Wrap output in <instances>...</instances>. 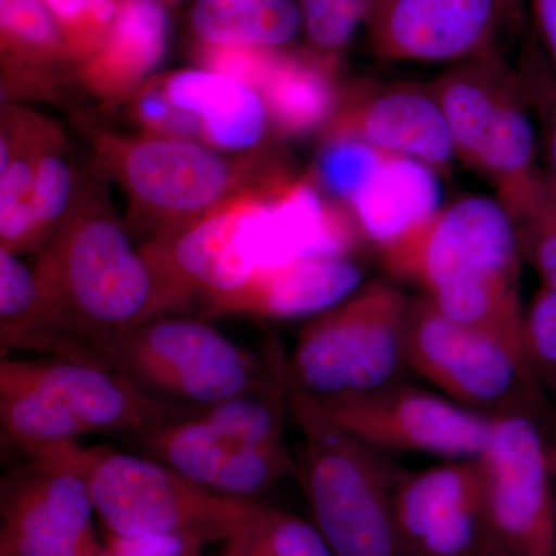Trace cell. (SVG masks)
<instances>
[{
	"mask_svg": "<svg viewBox=\"0 0 556 556\" xmlns=\"http://www.w3.org/2000/svg\"><path fill=\"white\" fill-rule=\"evenodd\" d=\"M391 277L416 285L445 316L522 348L521 248L497 199L468 195L439 207L379 249Z\"/></svg>",
	"mask_w": 556,
	"mask_h": 556,
	"instance_id": "cell-1",
	"label": "cell"
},
{
	"mask_svg": "<svg viewBox=\"0 0 556 556\" xmlns=\"http://www.w3.org/2000/svg\"><path fill=\"white\" fill-rule=\"evenodd\" d=\"M33 270L60 358L98 365L91 340L152 320L155 313L148 263L97 182H78L68 214Z\"/></svg>",
	"mask_w": 556,
	"mask_h": 556,
	"instance_id": "cell-2",
	"label": "cell"
},
{
	"mask_svg": "<svg viewBox=\"0 0 556 556\" xmlns=\"http://www.w3.org/2000/svg\"><path fill=\"white\" fill-rule=\"evenodd\" d=\"M98 163L119 182L131 217L149 240L185 228L239 193L288 172L265 152L229 159L193 139L123 137L102 131L94 139Z\"/></svg>",
	"mask_w": 556,
	"mask_h": 556,
	"instance_id": "cell-3",
	"label": "cell"
},
{
	"mask_svg": "<svg viewBox=\"0 0 556 556\" xmlns=\"http://www.w3.org/2000/svg\"><path fill=\"white\" fill-rule=\"evenodd\" d=\"M287 404L303 433L295 477L334 555L407 556L394 515L399 471L332 422L313 397L287 391Z\"/></svg>",
	"mask_w": 556,
	"mask_h": 556,
	"instance_id": "cell-4",
	"label": "cell"
},
{
	"mask_svg": "<svg viewBox=\"0 0 556 556\" xmlns=\"http://www.w3.org/2000/svg\"><path fill=\"white\" fill-rule=\"evenodd\" d=\"M49 464L83 477L97 517L112 535H175L206 546L239 535L262 506L204 489L152 457L105 445L79 442Z\"/></svg>",
	"mask_w": 556,
	"mask_h": 556,
	"instance_id": "cell-5",
	"label": "cell"
},
{
	"mask_svg": "<svg viewBox=\"0 0 556 556\" xmlns=\"http://www.w3.org/2000/svg\"><path fill=\"white\" fill-rule=\"evenodd\" d=\"M456 161L477 172L510 206L543 177L535 116L518 70L501 47L450 65L431 79Z\"/></svg>",
	"mask_w": 556,
	"mask_h": 556,
	"instance_id": "cell-6",
	"label": "cell"
},
{
	"mask_svg": "<svg viewBox=\"0 0 556 556\" xmlns=\"http://www.w3.org/2000/svg\"><path fill=\"white\" fill-rule=\"evenodd\" d=\"M90 351L100 367L199 412L241 394L285 388V368L269 376L254 354L204 318H152L98 336Z\"/></svg>",
	"mask_w": 556,
	"mask_h": 556,
	"instance_id": "cell-7",
	"label": "cell"
},
{
	"mask_svg": "<svg viewBox=\"0 0 556 556\" xmlns=\"http://www.w3.org/2000/svg\"><path fill=\"white\" fill-rule=\"evenodd\" d=\"M412 300L390 281L375 280L311 318L285 362L287 391L321 401L402 382Z\"/></svg>",
	"mask_w": 556,
	"mask_h": 556,
	"instance_id": "cell-8",
	"label": "cell"
},
{
	"mask_svg": "<svg viewBox=\"0 0 556 556\" xmlns=\"http://www.w3.org/2000/svg\"><path fill=\"white\" fill-rule=\"evenodd\" d=\"M407 354L417 375L481 415L552 413L522 351L453 320L424 295L412 300Z\"/></svg>",
	"mask_w": 556,
	"mask_h": 556,
	"instance_id": "cell-9",
	"label": "cell"
},
{
	"mask_svg": "<svg viewBox=\"0 0 556 556\" xmlns=\"http://www.w3.org/2000/svg\"><path fill=\"white\" fill-rule=\"evenodd\" d=\"M551 415L493 416L492 439L479 457L486 518L504 556H556V477L547 437Z\"/></svg>",
	"mask_w": 556,
	"mask_h": 556,
	"instance_id": "cell-10",
	"label": "cell"
},
{
	"mask_svg": "<svg viewBox=\"0 0 556 556\" xmlns=\"http://www.w3.org/2000/svg\"><path fill=\"white\" fill-rule=\"evenodd\" d=\"M268 185L239 193L139 248L155 281L153 318L178 316L193 300L206 305L248 280L255 268L249 223Z\"/></svg>",
	"mask_w": 556,
	"mask_h": 556,
	"instance_id": "cell-11",
	"label": "cell"
},
{
	"mask_svg": "<svg viewBox=\"0 0 556 556\" xmlns=\"http://www.w3.org/2000/svg\"><path fill=\"white\" fill-rule=\"evenodd\" d=\"M314 401L332 422L378 452L478 459L492 439L493 416L404 382L372 393Z\"/></svg>",
	"mask_w": 556,
	"mask_h": 556,
	"instance_id": "cell-12",
	"label": "cell"
},
{
	"mask_svg": "<svg viewBox=\"0 0 556 556\" xmlns=\"http://www.w3.org/2000/svg\"><path fill=\"white\" fill-rule=\"evenodd\" d=\"M394 515L407 556H504L486 518L479 457L399 471Z\"/></svg>",
	"mask_w": 556,
	"mask_h": 556,
	"instance_id": "cell-13",
	"label": "cell"
},
{
	"mask_svg": "<svg viewBox=\"0 0 556 556\" xmlns=\"http://www.w3.org/2000/svg\"><path fill=\"white\" fill-rule=\"evenodd\" d=\"M364 142L369 148L424 164L448 178L456 161L447 123L430 84L361 79L342 87L320 142Z\"/></svg>",
	"mask_w": 556,
	"mask_h": 556,
	"instance_id": "cell-14",
	"label": "cell"
},
{
	"mask_svg": "<svg viewBox=\"0 0 556 556\" xmlns=\"http://www.w3.org/2000/svg\"><path fill=\"white\" fill-rule=\"evenodd\" d=\"M517 0H378L369 13V49L396 62L466 61L496 49Z\"/></svg>",
	"mask_w": 556,
	"mask_h": 556,
	"instance_id": "cell-15",
	"label": "cell"
},
{
	"mask_svg": "<svg viewBox=\"0 0 556 556\" xmlns=\"http://www.w3.org/2000/svg\"><path fill=\"white\" fill-rule=\"evenodd\" d=\"M0 556H90L101 547L93 503L76 471L33 463L2 481Z\"/></svg>",
	"mask_w": 556,
	"mask_h": 556,
	"instance_id": "cell-16",
	"label": "cell"
},
{
	"mask_svg": "<svg viewBox=\"0 0 556 556\" xmlns=\"http://www.w3.org/2000/svg\"><path fill=\"white\" fill-rule=\"evenodd\" d=\"M146 455L219 495L252 500L278 479L298 475L287 445L252 447L199 416L172 420L135 438Z\"/></svg>",
	"mask_w": 556,
	"mask_h": 556,
	"instance_id": "cell-17",
	"label": "cell"
},
{
	"mask_svg": "<svg viewBox=\"0 0 556 556\" xmlns=\"http://www.w3.org/2000/svg\"><path fill=\"white\" fill-rule=\"evenodd\" d=\"M13 362L25 378L67 408L89 434L123 433L137 438L172 420L195 415L155 396L115 369L58 357Z\"/></svg>",
	"mask_w": 556,
	"mask_h": 556,
	"instance_id": "cell-18",
	"label": "cell"
},
{
	"mask_svg": "<svg viewBox=\"0 0 556 556\" xmlns=\"http://www.w3.org/2000/svg\"><path fill=\"white\" fill-rule=\"evenodd\" d=\"M362 269L353 255L303 254L273 266L252 269L236 291L204 305L203 318L317 316L357 291Z\"/></svg>",
	"mask_w": 556,
	"mask_h": 556,
	"instance_id": "cell-19",
	"label": "cell"
},
{
	"mask_svg": "<svg viewBox=\"0 0 556 556\" xmlns=\"http://www.w3.org/2000/svg\"><path fill=\"white\" fill-rule=\"evenodd\" d=\"M170 17L161 0H119L100 49L80 62V84L98 100L129 98L152 78L169 47Z\"/></svg>",
	"mask_w": 556,
	"mask_h": 556,
	"instance_id": "cell-20",
	"label": "cell"
},
{
	"mask_svg": "<svg viewBox=\"0 0 556 556\" xmlns=\"http://www.w3.org/2000/svg\"><path fill=\"white\" fill-rule=\"evenodd\" d=\"M0 58L3 98H54L75 64L42 0H0Z\"/></svg>",
	"mask_w": 556,
	"mask_h": 556,
	"instance_id": "cell-21",
	"label": "cell"
},
{
	"mask_svg": "<svg viewBox=\"0 0 556 556\" xmlns=\"http://www.w3.org/2000/svg\"><path fill=\"white\" fill-rule=\"evenodd\" d=\"M172 101L203 124L206 144L225 150H258L268 138V109L262 94L239 80L207 70L164 76Z\"/></svg>",
	"mask_w": 556,
	"mask_h": 556,
	"instance_id": "cell-22",
	"label": "cell"
},
{
	"mask_svg": "<svg viewBox=\"0 0 556 556\" xmlns=\"http://www.w3.org/2000/svg\"><path fill=\"white\" fill-rule=\"evenodd\" d=\"M437 172L386 155L348 203L362 237L382 249L430 218L439 206Z\"/></svg>",
	"mask_w": 556,
	"mask_h": 556,
	"instance_id": "cell-23",
	"label": "cell"
},
{
	"mask_svg": "<svg viewBox=\"0 0 556 556\" xmlns=\"http://www.w3.org/2000/svg\"><path fill=\"white\" fill-rule=\"evenodd\" d=\"M338 70L339 62L311 50L300 54L278 51L260 90L277 135L303 137L327 126L342 93Z\"/></svg>",
	"mask_w": 556,
	"mask_h": 556,
	"instance_id": "cell-24",
	"label": "cell"
},
{
	"mask_svg": "<svg viewBox=\"0 0 556 556\" xmlns=\"http://www.w3.org/2000/svg\"><path fill=\"white\" fill-rule=\"evenodd\" d=\"M0 420L7 437L35 463H50L79 444L89 431L43 388L0 361Z\"/></svg>",
	"mask_w": 556,
	"mask_h": 556,
	"instance_id": "cell-25",
	"label": "cell"
},
{
	"mask_svg": "<svg viewBox=\"0 0 556 556\" xmlns=\"http://www.w3.org/2000/svg\"><path fill=\"white\" fill-rule=\"evenodd\" d=\"M190 24L200 40L281 50L303 31L298 0H199Z\"/></svg>",
	"mask_w": 556,
	"mask_h": 556,
	"instance_id": "cell-26",
	"label": "cell"
},
{
	"mask_svg": "<svg viewBox=\"0 0 556 556\" xmlns=\"http://www.w3.org/2000/svg\"><path fill=\"white\" fill-rule=\"evenodd\" d=\"M0 343L3 350L60 353L35 270L5 249H0Z\"/></svg>",
	"mask_w": 556,
	"mask_h": 556,
	"instance_id": "cell-27",
	"label": "cell"
},
{
	"mask_svg": "<svg viewBox=\"0 0 556 556\" xmlns=\"http://www.w3.org/2000/svg\"><path fill=\"white\" fill-rule=\"evenodd\" d=\"M506 211L514 219L522 258L540 277L541 287L556 292V195L544 175Z\"/></svg>",
	"mask_w": 556,
	"mask_h": 556,
	"instance_id": "cell-28",
	"label": "cell"
},
{
	"mask_svg": "<svg viewBox=\"0 0 556 556\" xmlns=\"http://www.w3.org/2000/svg\"><path fill=\"white\" fill-rule=\"evenodd\" d=\"M515 67L535 116L541 170L556 195V70L536 38L526 40Z\"/></svg>",
	"mask_w": 556,
	"mask_h": 556,
	"instance_id": "cell-29",
	"label": "cell"
},
{
	"mask_svg": "<svg viewBox=\"0 0 556 556\" xmlns=\"http://www.w3.org/2000/svg\"><path fill=\"white\" fill-rule=\"evenodd\" d=\"M237 540L241 556H336L313 522L265 506Z\"/></svg>",
	"mask_w": 556,
	"mask_h": 556,
	"instance_id": "cell-30",
	"label": "cell"
},
{
	"mask_svg": "<svg viewBox=\"0 0 556 556\" xmlns=\"http://www.w3.org/2000/svg\"><path fill=\"white\" fill-rule=\"evenodd\" d=\"M309 50L340 62L378 0H298Z\"/></svg>",
	"mask_w": 556,
	"mask_h": 556,
	"instance_id": "cell-31",
	"label": "cell"
},
{
	"mask_svg": "<svg viewBox=\"0 0 556 556\" xmlns=\"http://www.w3.org/2000/svg\"><path fill=\"white\" fill-rule=\"evenodd\" d=\"M386 155L364 142L348 139L325 141L321 142L316 169L313 172L321 189L327 190L331 199L348 206Z\"/></svg>",
	"mask_w": 556,
	"mask_h": 556,
	"instance_id": "cell-32",
	"label": "cell"
},
{
	"mask_svg": "<svg viewBox=\"0 0 556 556\" xmlns=\"http://www.w3.org/2000/svg\"><path fill=\"white\" fill-rule=\"evenodd\" d=\"M65 40L75 65L90 58L112 27L119 0H42Z\"/></svg>",
	"mask_w": 556,
	"mask_h": 556,
	"instance_id": "cell-33",
	"label": "cell"
},
{
	"mask_svg": "<svg viewBox=\"0 0 556 556\" xmlns=\"http://www.w3.org/2000/svg\"><path fill=\"white\" fill-rule=\"evenodd\" d=\"M129 115L144 131L142 135L193 139L206 144L203 124L172 101L164 76H152L129 97Z\"/></svg>",
	"mask_w": 556,
	"mask_h": 556,
	"instance_id": "cell-34",
	"label": "cell"
},
{
	"mask_svg": "<svg viewBox=\"0 0 556 556\" xmlns=\"http://www.w3.org/2000/svg\"><path fill=\"white\" fill-rule=\"evenodd\" d=\"M522 348L543 393L556 396V292L541 287L526 309Z\"/></svg>",
	"mask_w": 556,
	"mask_h": 556,
	"instance_id": "cell-35",
	"label": "cell"
},
{
	"mask_svg": "<svg viewBox=\"0 0 556 556\" xmlns=\"http://www.w3.org/2000/svg\"><path fill=\"white\" fill-rule=\"evenodd\" d=\"M278 51L239 43H208L200 40L193 51L201 68L217 73L258 91L268 78Z\"/></svg>",
	"mask_w": 556,
	"mask_h": 556,
	"instance_id": "cell-36",
	"label": "cell"
},
{
	"mask_svg": "<svg viewBox=\"0 0 556 556\" xmlns=\"http://www.w3.org/2000/svg\"><path fill=\"white\" fill-rule=\"evenodd\" d=\"M112 556H201L204 544L175 535L119 536L108 533Z\"/></svg>",
	"mask_w": 556,
	"mask_h": 556,
	"instance_id": "cell-37",
	"label": "cell"
},
{
	"mask_svg": "<svg viewBox=\"0 0 556 556\" xmlns=\"http://www.w3.org/2000/svg\"><path fill=\"white\" fill-rule=\"evenodd\" d=\"M535 38L556 70V0H529Z\"/></svg>",
	"mask_w": 556,
	"mask_h": 556,
	"instance_id": "cell-38",
	"label": "cell"
},
{
	"mask_svg": "<svg viewBox=\"0 0 556 556\" xmlns=\"http://www.w3.org/2000/svg\"><path fill=\"white\" fill-rule=\"evenodd\" d=\"M548 452H551L552 468L556 477V413L547 420Z\"/></svg>",
	"mask_w": 556,
	"mask_h": 556,
	"instance_id": "cell-39",
	"label": "cell"
},
{
	"mask_svg": "<svg viewBox=\"0 0 556 556\" xmlns=\"http://www.w3.org/2000/svg\"><path fill=\"white\" fill-rule=\"evenodd\" d=\"M90 556H112V554H110L108 547L101 546L97 552H94V554H91Z\"/></svg>",
	"mask_w": 556,
	"mask_h": 556,
	"instance_id": "cell-40",
	"label": "cell"
}]
</instances>
